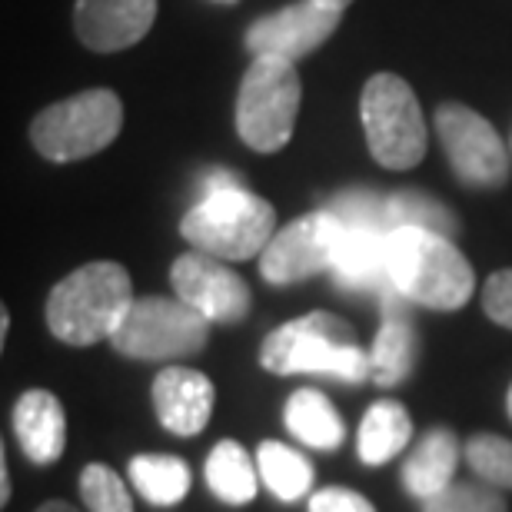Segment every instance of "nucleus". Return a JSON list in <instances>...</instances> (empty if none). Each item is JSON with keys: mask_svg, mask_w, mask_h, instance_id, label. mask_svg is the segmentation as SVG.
Returning a JSON list of instances; mask_svg holds the SVG:
<instances>
[{"mask_svg": "<svg viewBox=\"0 0 512 512\" xmlns=\"http://www.w3.org/2000/svg\"><path fill=\"white\" fill-rule=\"evenodd\" d=\"M157 20V0H77L74 34L94 54L140 44Z\"/></svg>", "mask_w": 512, "mask_h": 512, "instance_id": "ddd939ff", "label": "nucleus"}, {"mask_svg": "<svg viewBox=\"0 0 512 512\" xmlns=\"http://www.w3.org/2000/svg\"><path fill=\"white\" fill-rule=\"evenodd\" d=\"M423 512H506V499L493 486L453 483L443 493L423 499Z\"/></svg>", "mask_w": 512, "mask_h": 512, "instance_id": "cd10ccee", "label": "nucleus"}, {"mask_svg": "<svg viewBox=\"0 0 512 512\" xmlns=\"http://www.w3.org/2000/svg\"><path fill=\"white\" fill-rule=\"evenodd\" d=\"M413 439V419H409L406 406L396 399H380L366 409L360 436H356V449L366 466H383L393 456H399Z\"/></svg>", "mask_w": 512, "mask_h": 512, "instance_id": "6ab92c4d", "label": "nucleus"}, {"mask_svg": "<svg viewBox=\"0 0 512 512\" xmlns=\"http://www.w3.org/2000/svg\"><path fill=\"white\" fill-rule=\"evenodd\" d=\"M210 340V320L180 296H137L110 336V346L130 360H187Z\"/></svg>", "mask_w": 512, "mask_h": 512, "instance_id": "6e6552de", "label": "nucleus"}, {"mask_svg": "<svg viewBox=\"0 0 512 512\" xmlns=\"http://www.w3.org/2000/svg\"><path fill=\"white\" fill-rule=\"evenodd\" d=\"M7 330H10V313L4 310L0 313V340H7Z\"/></svg>", "mask_w": 512, "mask_h": 512, "instance_id": "f704fd0d", "label": "nucleus"}, {"mask_svg": "<svg viewBox=\"0 0 512 512\" xmlns=\"http://www.w3.org/2000/svg\"><path fill=\"white\" fill-rule=\"evenodd\" d=\"M316 4H320V7H330V10H340V14H343V10L353 4V0H316Z\"/></svg>", "mask_w": 512, "mask_h": 512, "instance_id": "72a5a7b5", "label": "nucleus"}, {"mask_svg": "<svg viewBox=\"0 0 512 512\" xmlns=\"http://www.w3.org/2000/svg\"><path fill=\"white\" fill-rule=\"evenodd\" d=\"M207 486L213 489V496L223 499L227 506H247L256 496V469L253 456L233 439H223L210 449L207 456Z\"/></svg>", "mask_w": 512, "mask_h": 512, "instance_id": "4be33fe9", "label": "nucleus"}, {"mask_svg": "<svg viewBox=\"0 0 512 512\" xmlns=\"http://www.w3.org/2000/svg\"><path fill=\"white\" fill-rule=\"evenodd\" d=\"M14 436L30 463H57L67 446V419L57 396L47 389H27L14 406Z\"/></svg>", "mask_w": 512, "mask_h": 512, "instance_id": "2eb2a0df", "label": "nucleus"}, {"mask_svg": "<svg viewBox=\"0 0 512 512\" xmlns=\"http://www.w3.org/2000/svg\"><path fill=\"white\" fill-rule=\"evenodd\" d=\"M173 293L210 323H243L250 316V286L240 273L210 253H183L170 266Z\"/></svg>", "mask_w": 512, "mask_h": 512, "instance_id": "9b49d317", "label": "nucleus"}, {"mask_svg": "<svg viewBox=\"0 0 512 512\" xmlns=\"http://www.w3.org/2000/svg\"><path fill=\"white\" fill-rule=\"evenodd\" d=\"M256 469H260V483L270 489L276 499H283V503H296V499H303L313 486L310 459L300 456L286 443H276V439L260 443V449H256Z\"/></svg>", "mask_w": 512, "mask_h": 512, "instance_id": "5701e85b", "label": "nucleus"}, {"mask_svg": "<svg viewBox=\"0 0 512 512\" xmlns=\"http://www.w3.org/2000/svg\"><path fill=\"white\" fill-rule=\"evenodd\" d=\"M283 423L303 446L320 449V453H330L346 436L340 413L320 389H296L283 406Z\"/></svg>", "mask_w": 512, "mask_h": 512, "instance_id": "a211bd4d", "label": "nucleus"}, {"mask_svg": "<svg viewBox=\"0 0 512 512\" xmlns=\"http://www.w3.org/2000/svg\"><path fill=\"white\" fill-rule=\"evenodd\" d=\"M303 84L293 60L253 57L237 94V133L256 153L283 150L293 137Z\"/></svg>", "mask_w": 512, "mask_h": 512, "instance_id": "423d86ee", "label": "nucleus"}, {"mask_svg": "<svg viewBox=\"0 0 512 512\" xmlns=\"http://www.w3.org/2000/svg\"><path fill=\"white\" fill-rule=\"evenodd\" d=\"M130 273L120 263L97 260L77 266L47 296V326L67 346L110 340L133 306Z\"/></svg>", "mask_w": 512, "mask_h": 512, "instance_id": "f03ea898", "label": "nucleus"}, {"mask_svg": "<svg viewBox=\"0 0 512 512\" xmlns=\"http://www.w3.org/2000/svg\"><path fill=\"white\" fill-rule=\"evenodd\" d=\"M413 366H416V330L393 306L370 346V380L376 386H396L406 380Z\"/></svg>", "mask_w": 512, "mask_h": 512, "instance_id": "aec40b11", "label": "nucleus"}, {"mask_svg": "<svg viewBox=\"0 0 512 512\" xmlns=\"http://www.w3.org/2000/svg\"><path fill=\"white\" fill-rule=\"evenodd\" d=\"M436 133L459 183L476 190H499L509 180V153L496 127L466 104L436 107Z\"/></svg>", "mask_w": 512, "mask_h": 512, "instance_id": "1a4fd4ad", "label": "nucleus"}, {"mask_svg": "<svg viewBox=\"0 0 512 512\" xmlns=\"http://www.w3.org/2000/svg\"><path fill=\"white\" fill-rule=\"evenodd\" d=\"M459 456H463V446H459L453 429H446V426L429 429L403 466L406 493H413L416 499H429V496L443 493L446 486H453Z\"/></svg>", "mask_w": 512, "mask_h": 512, "instance_id": "f3484780", "label": "nucleus"}, {"mask_svg": "<svg viewBox=\"0 0 512 512\" xmlns=\"http://www.w3.org/2000/svg\"><path fill=\"white\" fill-rule=\"evenodd\" d=\"M124 127V104L114 90L94 87L57 100L30 124V143L50 163H74L107 150Z\"/></svg>", "mask_w": 512, "mask_h": 512, "instance_id": "39448f33", "label": "nucleus"}, {"mask_svg": "<svg viewBox=\"0 0 512 512\" xmlns=\"http://www.w3.org/2000/svg\"><path fill=\"white\" fill-rule=\"evenodd\" d=\"M483 310L493 323L512 330V270H499L483 286Z\"/></svg>", "mask_w": 512, "mask_h": 512, "instance_id": "c85d7f7f", "label": "nucleus"}, {"mask_svg": "<svg viewBox=\"0 0 512 512\" xmlns=\"http://www.w3.org/2000/svg\"><path fill=\"white\" fill-rule=\"evenodd\" d=\"M306 509L310 512H376V506L366 496L353 493V489H340V486H330V489L313 493Z\"/></svg>", "mask_w": 512, "mask_h": 512, "instance_id": "c756f323", "label": "nucleus"}, {"mask_svg": "<svg viewBox=\"0 0 512 512\" xmlns=\"http://www.w3.org/2000/svg\"><path fill=\"white\" fill-rule=\"evenodd\" d=\"M346 237V227L330 210L306 213V217L286 223L260 253V273L266 283L290 286L306 276L333 270L336 250Z\"/></svg>", "mask_w": 512, "mask_h": 512, "instance_id": "9d476101", "label": "nucleus"}, {"mask_svg": "<svg viewBox=\"0 0 512 512\" xmlns=\"http://www.w3.org/2000/svg\"><path fill=\"white\" fill-rule=\"evenodd\" d=\"M37 512H77L70 503H60V499H54V503H44Z\"/></svg>", "mask_w": 512, "mask_h": 512, "instance_id": "473e14b6", "label": "nucleus"}, {"mask_svg": "<svg viewBox=\"0 0 512 512\" xmlns=\"http://www.w3.org/2000/svg\"><path fill=\"white\" fill-rule=\"evenodd\" d=\"M330 213L346 230H380L389 233L386 223V197H376L370 190H346L333 197Z\"/></svg>", "mask_w": 512, "mask_h": 512, "instance_id": "bb28decb", "label": "nucleus"}, {"mask_svg": "<svg viewBox=\"0 0 512 512\" xmlns=\"http://www.w3.org/2000/svg\"><path fill=\"white\" fill-rule=\"evenodd\" d=\"M506 403H509V416H512V386H509V399H506Z\"/></svg>", "mask_w": 512, "mask_h": 512, "instance_id": "c9c22d12", "label": "nucleus"}, {"mask_svg": "<svg viewBox=\"0 0 512 512\" xmlns=\"http://www.w3.org/2000/svg\"><path fill=\"white\" fill-rule=\"evenodd\" d=\"M243 187V180L237 173L230 170H210L207 177L200 180V197H207V193H223V190H237Z\"/></svg>", "mask_w": 512, "mask_h": 512, "instance_id": "7c9ffc66", "label": "nucleus"}, {"mask_svg": "<svg viewBox=\"0 0 512 512\" xmlns=\"http://www.w3.org/2000/svg\"><path fill=\"white\" fill-rule=\"evenodd\" d=\"M180 237L217 260H253L276 237V210L247 187L207 193L180 220Z\"/></svg>", "mask_w": 512, "mask_h": 512, "instance_id": "20e7f679", "label": "nucleus"}, {"mask_svg": "<svg viewBox=\"0 0 512 512\" xmlns=\"http://www.w3.org/2000/svg\"><path fill=\"white\" fill-rule=\"evenodd\" d=\"M336 27H340V10L320 7L316 0H300L256 17L243 34V44L253 57H283L296 64L323 47L336 34Z\"/></svg>", "mask_w": 512, "mask_h": 512, "instance_id": "f8f14e48", "label": "nucleus"}, {"mask_svg": "<svg viewBox=\"0 0 512 512\" xmlns=\"http://www.w3.org/2000/svg\"><path fill=\"white\" fill-rule=\"evenodd\" d=\"M213 389L210 376L187 366H167L153 380V409L160 426L173 436H197L213 416Z\"/></svg>", "mask_w": 512, "mask_h": 512, "instance_id": "4468645a", "label": "nucleus"}, {"mask_svg": "<svg viewBox=\"0 0 512 512\" xmlns=\"http://www.w3.org/2000/svg\"><path fill=\"white\" fill-rule=\"evenodd\" d=\"M386 223L389 233L399 227H416L429 233H443L449 240L459 230L453 210L433 197H426V193H393V197H386Z\"/></svg>", "mask_w": 512, "mask_h": 512, "instance_id": "b1692460", "label": "nucleus"}, {"mask_svg": "<svg viewBox=\"0 0 512 512\" xmlns=\"http://www.w3.org/2000/svg\"><path fill=\"white\" fill-rule=\"evenodd\" d=\"M366 147L386 170H413L426 157V120L399 74H373L360 97Z\"/></svg>", "mask_w": 512, "mask_h": 512, "instance_id": "0eeeda50", "label": "nucleus"}, {"mask_svg": "<svg viewBox=\"0 0 512 512\" xmlns=\"http://www.w3.org/2000/svg\"><path fill=\"white\" fill-rule=\"evenodd\" d=\"M469 469L493 489H512V439L476 433L466 443Z\"/></svg>", "mask_w": 512, "mask_h": 512, "instance_id": "393cba45", "label": "nucleus"}, {"mask_svg": "<svg viewBox=\"0 0 512 512\" xmlns=\"http://www.w3.org/2000/svg\"><path fill=\"white\" fill-rule=\"evenodd\" d=\"M80 496L90 512H133V499L120 476L104 463H90L80 473Z\"/></svg>", "mask_w": 512, "mask_h": 512, "instance_id": "a878e982", "label": "nucleus"}, {"mask_svg": "<svg viewBox=\"0 0 512 512\" xmlns=\"http://www.w3.org/2000/svg\"><path fill=\"white\" fill-rule=\"evenodd\" d=\"M10 499V473H7V459H0V503L7 506Z\"/></svg>", "mask_w": 512, "mask_h": 512, "instance_id": "2f4dec72", "label": "nucleus"}, {"mask_svg": "<svg viewBox=\"0 0 512 512\" xmlns=\"http://www.w3.org/2000/svg\"><path fill=\"white\" fill-rule=\"evenodd\" d=\"M389 283L406 303L426 310H459L476 290L473 266L443 233L399 227L386 237Z\"/></svg>", "mask_w": 512, "mask_h": 512, "instance_id": "f257e3e1", "label": "nucleus"}, {"mask_svg": "<svg viewBox=\"0 0 512 512\" xmlns=\"http://www.w3.org/2000/svg\"><path fill=\"white\" fill-rule=\"evenodd\" d=\"M260 366L276 376L323 373L343 383H363L370 376V353L360 350L353 326L333 313H306L266 336Z\"/></svg>", "mask_w": 512, "mask_h": 512, "instance_id": "7ed1b4c3", "label": "nucleus"}, {"mask_svg": "<svg viewBox=\"0 0 512 512\" xmlns=\"http://www.w3.org/2000/svg\"><path fill=\"white\" fill-rule=\"evenodd\" d=\"M386 237L380 230H346V237L336 250L333 276L346 290H370L383 293L386 300L396 296L393 283H389L386 266Z\"/></svg>", "mask_w": 512, "mask_h": 512, "instance_id": "dca6fc26", "label": "nucleus"}, {"mask_svg": "<svg viewBox=\"0 0 512 512\" xmlns=\"http://www.w3.org/2000/svg\"><path fill=\"white\" fill-rule=\"evenodd\" d=\"M130 483L153 506H173L190 493V466L180 456L140 453L130 459Z\"/></svg>", "mask_w": 512, "mask_h": 512, "instance_id": "412c9836", "label": "nucleus"}]
</instances>
